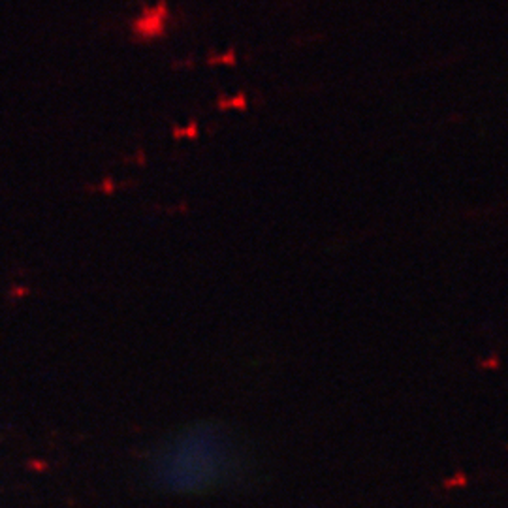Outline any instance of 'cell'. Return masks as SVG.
<instances>
[{
    "instance_id": "cell-1",
    "label": "cell",
    "mask_w": 508,
    "mask_h": 508,
    "mask_svg": "<svg viewBox=\"0 0 508 508\" xmlns=\"http://www.w3.org/2000/svg\"><path fill=\"white\" fill-rule=\"evenodd\" d=\"M241 454L226 429L198 421L162 440L147 459V476L167 495L196 497L231 484Z\"/></svg>"
},
{
    "instance_id": "cell-2",
    "label": "cell",
    "mask_w": 508,
    "mask_h": 508,
    "mask_svg": "<svg viewBox=\"0 0 508 508\" xmlns=\"http://www.w3.org/2000/svg\"><path fill=\"white\" fill-rule=\"evenodd\" d=\"M167 19V8L164 2H158L156 6L147 8L134 23V32L141 40H153L164 32V25Z\"/></svg>"
}]
</instances>
